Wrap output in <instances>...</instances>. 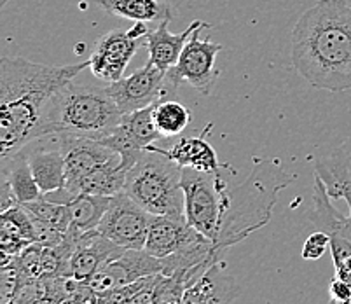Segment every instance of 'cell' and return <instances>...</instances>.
<instances>
[{
  "label": "cell",
  "instance_id": "obj_6",
  "mask_svg": "<svg viewBox=\"0 0 351 304\" xmlns=\"http://www.w3.org/2000/svg\"><path fill=\"white\" fill-rule=\"evenodd\" d=\"M228 189L224 174H206L194 168L182 169L187 224L212 242H215L219 233Z\"/></svg>",
  "mask_w": 351,
  "mask_h": 304
},
{
  "label": "cell",
  "instance_id": "obj_7",
  "mask_svg": "<svg viewBox=\"0 0 351 304\" xmlns=\"http://www.w3.org/2000/svg\"><path fill=\"white\" fill-rule=\"evenodd\" d=\"M205 28H199L191 35L189 43L186 44L178 58V63L166 72V81L175 89H178L182 81H186L197 93L210 97L220 75L215 67L217 54L224 49V46L212 43L210 39H199V34Z\"/></svg>",
  "mask_w": 351,
  "mask_h": 304
},
{
  "label": "cell",
  "instance_id": "obj_20",
  "mask_svg": "<svg viewBox=\"0 0 351 304\" xmlns=\"http://www.w3.org/2000/svg\"><path fill=\"white\" fill-rule=\"evenodd\" d=\"M25 150H27L28 163H30V168L34 172L40 193L51 194L63 191L66 185V174L65 159H63L58 139H56V147H53V149L47 145H39L34 147L30 152H28V147Z\"/></svg>",
  "mask_w": 351,
  "mask_h": 304
},
{
  "label": "cell",
  "instance_id": "obj_19",
  "mask_svg": "<svg viewBox=\"0 0 351 304\" xmlns=\"http://www.w3.org/2000/svg\"><path fill=\"white\" fill-rule=\"evenodd\" d=\"M201 233L191 227L186 219L152 215L145 242V250L154 257L165 259L189 245Z\"/></svg>",
  "mask_w": 351,
  "mask_h": 304
},
{
  "label": "cell",
  "instance_id": "obj_8",
  "mask_svg": "<svg viewBox=\"0 0 351 304\" xmlns=\"http://www.w3.org/2000/svg\"><path fill=\"white\" fill-rule=\"evenodd\" d=\"M63 159H65L66 185L65 191L75 196L77 187L86 177L108 165L123 161V156L112 147L105 145L100 140L88 137L72 135V133H56Z\"/></svg>",
  "mask_w": 351,
  "mask_h": 304
},
{
  "label": "cell",
  "instance_id": "obj_15",
  "mask_svg": "<svg viewBox=\"0 0 351 304\" xmlns=\"http://www.w3.org/2000/svg\"><path fill=\"white\" fill-rule=\"evenodd\" d=\"M124 248L105 238L98 229L82 233L73 246L69 264V277L88 285L101 266L119 255Z\"/></svg>",
  "mask_w": 351,
  "mask_h": 304
},
{
  "label": "cell",
  "instance_id": "obj_17",
  "mask_svg": "<svg viewBox=\"0 0 351 304\" xmlns=\"http://www.w3.org/2000/svg\"><path fill=\"white\" fill-rule=\"evenodd\" d=\"M168 25H170V21H161L156 30H149V34L145 35V47L149 51V62L154 67H158L159 70H162V72H168L171 67L177 65L182 51H184L186 44L189 43L191 35L194 32L199 30V28H205V30L212 28L210 23L196 20L186 30L180 32V34H171L168 30Z\"/></svg>",
  "mask_w": 351,
  "mask_h": 304
},
{
  "label": "cell",
  "instance_id": "obj_10",
  "mask_svg": "<svg viewBox=\"0 0 351 304\" xmlns=\"http://www.w3.org/2000/svg\"><path fill=\"white\" fill-rule=\"evenodd\" d=\"M107 88L123 114L151 107L165 98H173L177 95V89L171 88L166 81V72L159 70L151 62H147L132 75L110 82Z\"/></svg>",
  "mask_w": 351,
  "mask_h": 304
},
{
  "label": "cell",
  "instance_id": "obj_14",
  "mask_svg": "<svg viewBox=\"0 0 351 304\" xmlns=\"http://www.w3.org/2000/svg\"><path fill=\"white\" fill-rule=\"evenodd\" d=\"M332 198L327 194L324 182L315 175L313 178V210L309 212V222L317 227L318 231L327 233L330 238L332 259L344 257L351 254V208L348 217L341 215L334 204Z\"/></svg>",
  "mask_w": 351,
  "mask_h": 304
},
{
  "label": "cell",
  "instance_id": "obj_29",
  "mask_svg": "<svg viewBox=\"0 0 351 304\" xmlns=\"http://www.w3.org/2000/svg\"><path fill=\"white\" fill-rule=\"evenodd\" d=\"M343 2H344V4L350 5V8H351V0H343Z\"/></svg>",
  "mask_w": 351,
  "mask_h": 304
},
{
  "label": "cell",
  "instance_id": "obj_26",
  "mask_svg": "<svg viewBox=\"0 0 351 304\" xmlns=\"http://www.w3.org/2000/svg\"><path fill=\"white\" fill-rule=\"evenodd\" d=\"M21 207L30 213L35 226H43L54 229L60 233H69L70 229V210L69 204L56 203L49 198H39V200L25 203Z\"/></svg>",
  "mask_w": 351,
  "mask_h": 304
},
{
  "label": "cell",
  "instance_id": "obj_4",
  "mask_svg": "<svg viewBox=\"0 0 351 304\" xmlns=\"http://www.w3.org/2000/svg\"><path fill=\"white\" fill-rule=\"evenodd\" d=\"M123 119V112L107 86L69 82L53 98L47 110V137L56 133L104 140L112 135Z\"/></svg>",
  "mask_w": 351,
  "mask_h": 304
},
{
  "label": "cell",
  "instance_id": "obj_3",
  "mask_svg": "<svg viewBox=\"0 0 351 304\" xmlns=\"http://www.w3.org/2000/svg\"><path fill=\"white\" fill-rule=\"evenodd\" d=\"M295 180L298 175L287 172L280 158H255L252 174L226 193L219 233L213 242L217 250L226 252L269 224L278 194Z\"/></svg>",
  "mask_w": 351,
  "mask_h": 304
},
{
  "label": "cell",
  "instance_id": "obj_23",
  "mask_svg": "<svg viewBox=\"0 0 351 304\" xmlns=\"http://www.w3.org/2000/svg\"><path fill=\"white\" fill-rule=\"evenodd\" d=\"M2 177L9 182L12 194L20 204L43 198L25 149L11 158L2 159Z\"/></svg>",
  "mask_w": 351,
  "mask_h": 304
},
{
  "label": "cell",
  "instance_id": "obj_13",
  "mask_svg": "<svg viewBox=\"0 0 351 304\" xmlns=\"http://www.w3.org/2000/svg\"><path fill=\"white\" fill-rule=\"evenodd\" d=\"M152 110H154V105L123 114V119L112 131V135L101 140L105 145L112 147L123 156V161L126 163L128 168L135 165L147 147L152 145L156 140L162 139L154 124Z\"/></svg>",
  "mask_w": 351,
  "mask_h": 304
},
{
  "label": "cell",
  "instance_id": "obj_16",
  "mask_svg": "<svg viewBox=\"0 0 351 304\" xmlns=\"http://www.w3.org/2000/svg\"><path fill=\"white\" fill-rule=\"evenodd\" d=\"M213 130V123L206 124L197 137H187L175 143L171 149H161L158 145H149L145 150H154L159 154H165L166 158L173 159L177 165L182 168H194L199 172H206V174H222L224 168H231L228 163L219 161L215 149L212 143L208 142V135Z\"/></svg>",
  "mask_w": 351,
  "mask_h": 304
},
{
  "label": "cell",
  "instance_id": "obj_9",
  "mask_svg": "<svg viewBox=\"0 0 351 304\" xmlns=\"http://www.w3.org/2000/svg\"><path fill=\"white\" fill-rule=\"evenodd\" d=\"M151 220L152 213L143 210L126 193H119L112 196L110 207L98 226V231L121 248L140 250L145 248Z\"/></svg>",
  "mask_w": 351,
  "mask_h": 304
},
{
  "label": "cell",
  "instance_id": "obj_22",
  "mask_svg": "<svg viewBox=\"0 0 351 304\" xmlns=\"http://www.w3.org/2000/svg\"><path fill=\"white\" fill-rule=\"evenodd\" d=\"M97 4L107 14L124 20L143 23L173 20V5L166 0H97Z\"/></svg>",
  "mask_w": 351,
  "mask_h": 304
},
{
  "label": "cell",
  "instance_id": "obj_5",
  "mask_svg": "<svg viewBox=\"0 0 351 304\" xmlns=\"http://www.w3.org/2000/svg\"><path fill=\"white\" fill-rule=\"evenodd\" d=\"M182 166L154 150H143L126 175L124 193L152 215L186 219Z\"/></svg>",
  "mask_w": 351,
  "mask_h": 304
},
{
  "label": "cell",
  "instance_id": "obj_21",
  "mask_svg": "<svg viewBox=\"0 0 351 304\" xmlns=\"http://www.w3.org/2000/svg\"><path fill=\"white\" fill-rule=\"evenodd\" d=\"M0 243L4 254L11 255L12 259L37 243L34 220L20 203L8 208L0 215Z\"/></svg>",
  "mask_w": 351,
  "mask_h": 304
},
{
  "label": "cell",
  "instance_id": "obj_25",
  "mask_svg": "<svg viewBox=\"0 0 351 304\" xmlns=\"http://www.w3.org/2000/svg\"><path fill=\"white\" fill-rule=\"evenodd\" d=\"M152 117L159 133L165 139H170L182 135V131L189 126L191 110L173 98H165L154 105Z\"/></svg>",
  "mask_w": 351,
  "mask_h": 304
},
{
  "label": "cell",
  "instance_id": "obj_12",
  "mask_svg": "<svg viewBox=\"0 0 351 304\" xmlns=\"http://www.w3.org/2000/svg\"><path fill=\"white\" fill-rule=\"evenodd\" d=\"M159 273H162L161 259L149 254L145 248H140V250L124 248L119 255L105 262L88 285L95 292H104V290L124 287V285L135 283V281Z\"/></svg>",
  "mask_w": 351,
  "mask_h": 304
},
{
  "label": "cell",
  "instance_id": "obj_24",
  "mask_svg": "<svg viewBox=\"0 0 351 304\" xmlns=\"http://www.w3.org/2000/svg\"><path fill=\"white\" fill-rule=\"evenodd\" d=\"M110 196H98V194L81 193L69 201L70 227L81 233L95 231L100 226L101 219L110 207Z\"/></svg>",
  "mask_w": 351,
  "mask_h": 304
},
{
  "label": "cell",
  "instance_id": "obj_27",
  "mask_svg": "<svg viewBox=\"0 0 351 304\" xmlns=\"http://www.w3.org/2000/svg\"><path fill=\"white\" fill-rule=\"evenodd\" d=\"M327 248H330V238H328L327 233H313L308 236L304 246H302V259L304 261H318V259L324 257Z\"/></svg>",
  "mask_w": 351,
  "mask_h": 304
},
{
  "label": "cell",
  "instance_id": "obj_28",
  "mask_svg": "<svg viewBox=\"0 0 351 304\" xmlns=\"http://www.w3.org/2000/svg\"><path fill=\"white\" fill-rule=\"evenodd\" d=\"M161 280V273L152 274L147 278L145 285L126 301V304H158V283Z\"/></svg>",
  "mask_w": 351,
  "mask_h": 304
},
{
  "label": "cell",
  "instance_id": "obj_2",
  "mask_svg": "<svg viewBox=\"0 0 351 304\" xmlns=\"http://www.w3.org/2000/svg\"><path fill=\"white\" fill-rule=\"evenodd\" d=\"M292 65L309 86L330 93L351 89V8L318 0L292 30Z\"/></svg>",
  "mask_w": 351,
  "mask_h": 304
},
{
  "label": "cell",
  "instance_id": "obj_18",
  "mask_svg": "<svg viewBox=\"0 0 351 304\" xmlns=\"http://www.w3.org/2000/svg\"><path fill=\"white\" fill-rule=\"evenodd\" d=\"M224 261L215 264L191 283L182 296V304H232L239 294L234 278L224 271Z\"/></svg>",
  "mask_w": 351,
  "mask_h": 304
},
{
  "label": "cell",
  "instance_id": "obj_11",
  "mask_svg": "<svg viewBox=\"0 0 351 304\" xmlns=\"http://www.w3.org/2000/svg\"><path fill=\"white\" fill-rule=\"evenodd\" d=\"M140 39L133 37L132 30L116 28L104 34L95 44L89 56V70L95 78L105 82H116L124 78L126 67L138 51Z\"/></svg>",
  "mask_w": 351,
  "mask_h": 304
},
{
  "label": "cell",
  "instance_id": "obj_1",
  "mask_svg": "<svg viewBox=\"0 0 351 304\" xmlns=\"http://www.w3.org/2000/svg\"><path fill=\"white\" fill-rule=\"evenodd\" d=\"M89 62L43 65L27 58L0 60V158H11L47 137V110L56 93Z\"/></svg>",
  "mask_w": 351,
  "mask_h": 304
}]
</instances>
